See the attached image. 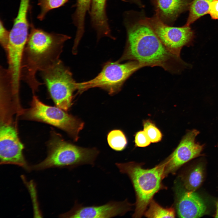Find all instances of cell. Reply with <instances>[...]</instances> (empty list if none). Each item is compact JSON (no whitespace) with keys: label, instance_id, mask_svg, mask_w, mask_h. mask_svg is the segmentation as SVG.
Returning <instances> with one entry per match:
<instances>
[{"label":"cell","instance_id":"9a60e30c","mask_svg":"<svg viewBox=\"0 0 218 218\" xmlns=\"http://www.w3.org/2000/svg\"><path fill=\"white\" fill-rule=\"evenodd\" d=\"M29 1L30 0H21L17 16L10 31V35L28 36L29 25L27 15Z\"/></svg>","mask_w":218,"mask_h":218},{"label":"cell","instance_id":"3957f363","mask_svg":"<svg viewBox=\"0 0 218 218\" xmlns=\"http://www.w3.org/2000/svg\"><path fill=\"white\" fill-rule=\"evenodd\" d=\"M115 165L121 173L127 175L133 185L136 196L134 217L140 218L144 214L154 195L163 187L165 178L163 162L154 167L145 169L141 165L134 162L116 163Z\"/></svg>","mask_w":218,"mask_h":218},{"label":"cell","instance_id":"d4e9b609","mask_svg":"<svg viewBox=\"0 0 218 218\" xmlns=\"http://www.w3.org/2000/svg\"><path fill=\"white\" fill-rule=\"evenodd\" d=\"M208 13L212 19H218V0H213L210 3Z\"/></svg>","mask_w":218,"mask_h":218},{"label":"cell","instance_id":"7402d4cb","mask_svg":"<svg viewBox=\"0 0 218 218\" xmlns=\"http://www.w3.org/2000/svg\"><path fill=\"white\" fill-rule=\"evenodd\" d=\"M144 130L146 133L151 142L157 143L162 139V134L160 130L151 121L147 120L143 122Z\"/></svg>","mask_w":218,"mask_h":218},{"label":"cell","instance_id":"484cf974","mask_svg":"<svg viewBox=\"0 0 218 218\" xmlns=\"http://www.w3.org/2000/svg\"><path fill=\"white\" fill-rule=\"evenodd\" d=\"M124 2L134 3L140 7H143L144 5L142 4L141 0H123Z\"/></svg>","mask_w":218,"mask_h":218},{"label":"cell","instance_id":"603a6c76","mask_svg":"<svg viewBox=\"0 0 218 218\" xmlns=\"http://www.w3.org/2000/svg\"><path fill=\"white\" fill-rule=\"evenodd\" d=\"M134 142L135 145L140 147H147L151 143L148 136L144 130H140L136 133Z\"/></svg>","mask_w":218,"mask_h":218},{"label":"cell","instance_id":"30bf717a","mask_svg":"<svg viewBox=\"0 0 218 218\" xmlns=\"http://www.w3.org/2000/svg\"><path fill=\"white\" fill-rule=\"evenodd\" d=\"M24 146L12 126L3 124L0 128L1 164H12L30 170L23 154Z\"/></svg>","mask_w":218,"mask_h":218},{"label":"cell","instance_id":"4316f807","mask_svg":"<svg viewBox=\"0 0 218 218\" xmlns=\"http://www.w3.org/2000/svg\"><path fill=\"white\" fill-rule=\"evenodd\" d=\"M214 217L215 218H218V200L216 203V211L214 215Z\"/></svg>","mask_w":218,"mask_h":218},{"label":"cell","instance_id":"5bb4252c","mask_svg":"<svg viewBox=\"0 0 218 218\" xmlns=\"http://www.w3.org/2000/svg\"><path fill=\"white\" fill-rule=\"evenodd\" d=\"M107 0H91L89 11L91 22L94 29L98 39L104 37L111 39V30L106 12Z\"/></svg>","mask_w":218,"mask_h":218},{"label":"cell","instance_id":"44dd1931","mask_svg":"<svg viewBox=\"0 0 218 218\" xmlns=\"http://www.w3.org/2000/svg\"><path fill=\"white\" fill-rule=\"evenodd\" d=\"M69 0H38V5L40 7L41 12L37 18L40 20L42 21L49 11L63 5Z\"/></svg>","mask_w":218,"mask_h":218},{"label":"cell","instance_id":"ffe728a7","mask_svg":"<svg viewBox=\"0 0 218 218\" xmlns=\"http://www.w3.org/2000/svg\"><path fill=\"white\" fill-rule=\"evenodd\" d=\"M107 140L110 147L117 151L124 149L127 144L125 135L119 130H114L110 132L107 135Z\"/></svg>","mask_w":218,"mask_h":218},{"label":"cell","instance_id":"e0dca14e","mask_svg":"<svg viewBox=\"0 0 218 218\" xmlns=\"http://www.w3.org/2000/svg\"><path fill=\"white\" fill-rule=\"evenodd\" d=\"M204 167L201 163H198L190 168L182 180L186 190L195 191L201 185L204 177Z\"/></svg>","mask_w":218,"mask_h":218},{"label":"cell","instance_id":"8fae6325","mask_svg":"<svg viewBox=\"0 0 218 218\" xmlns=\"http://www.w3.org/2000/svg\"><path fill=\"white\" fill-rule=\"evenodd\" d=\"M130 204L126 200L111 201L101 205L84 206L75 201L73 207L61 215L65 218H111L122 216L130 210Z\"/></svg>","mask_w":218,"mask_h":218},{"label":"cell","instance_id":"5b68a950","mask_svg":"<svg viewBox=\"0 0 218 218\" xmlns=\"http://www.w3.org/2000/svg\"><path fill=\"white\" fill-rule=\"evenodd\" d=\"M142 68L135 61H129L123 64L117 61H108L94 78L77 83V90L80 93L91 88H99L106 90L110 94H114L121 90L125 82L130 76Z\"/></svg>","mask_w":218,"mask_h":218},{"label":"cell","instance_id":"52a82bcc","mask_svg":"<svg viewBox=\"0 0 218 218\" xmlns=\"http://www.w3.org/2000/svg\"><path fill=\"white\" fill-rule=\"evenodd\" d=\"M64 111L57 107L45 104L34 95L27 115L30 119L43 121L65 131L77 140L84 123Z\"/></svg>","mask_w":218,"mask_h":218},{"label":"cell","instance_id":"7a4b0ae2","mask_svg":"<svg viewBox=\"0 0 218 218\" xmlns=\"http://www.w3.org/2000/svg\"><path fill=\"white\" fill-rule=\"evenodd\" d=\"M70 38L66 35L48 33L31 26L23 54L21 79L33 93L42 84L36 78L37 72L46 69L60 60L64 43Z\"/></svg>","mask_w":218,"mask_h":218},{"label":"cell","instance_id":"2e32d148","mask_svg":"<svg viewBox=\"0 0 218 218\" xmlns=\"http://www.w3.org/2000/svg\"><path fill=\"white\" fill-rule=\"evenodd\" d=\"M91 1L77 0L72 19L76 28L75 38L77 39H81L84 32L85 16L87 12L90 11Z\"/></svg>","mask_w":218,"mask_h":218},{"label":"cell","instance_id":"4fadbf2b","mask_svg":"<svg viewBox=\"0 0 218 218\" xmlns=\"http://www.w3.org/2000/svg\"><path fill=\"white\" fill-rule=\"evenodd\" d=\"M192 0H150L155 14L163 22L172 25L182 12L189 9Z\"/></svg>","mask_w":218,"mask_h":218},{"label":"cell","instance_id":"ac0fdd59","mask_svg":"<svg viewBox=\"0 0 218 218\" xmlns=\"http://www.w3.org/2000/svg\"><path fill=\"white\" fill-rule=\"evenodd\" d=\"M213 0H192L185 26H190L201 17L208 13L210 3Z\"/></svg>","mask_w":218,"mask_h":218},{"label":"cell","instance_id":"7c38bea8","mask_svg":"<svg viewBox=\"0 0 218 218\" xmlns=\"http://www.w3.org/2000/svg\"><path fill=\"white\" fill-rule=\"evenodd\" d=\"M176 206L179 217L183 218L201 217L207 209L205 202L199 194L187 190L179 194Z\"/></svg>","mask_w":218,"mask_h":218},{"label":"cell","instance_id":"cb8c5ba5","mask_svg":"<svg viewBox=\"0 0 218 218\" xmlns=\"http://www.w3.org/2000/svg\"><path fill=\"white\" fill-rule=\"evenodd\" d=\"M10 31L5 27L3 21L1 20L0 24V42L2 47L6 51L8 43Z\"/></svg>","mask_w":218,"mask_h":218},{"label":"cell","instance_id":"ba28073f","mask_svg":"<svg viewBox=\"0 0 218 218\" xmlns=\"http://www.w3.org/2000/svg\"><path fill=\"white\" fill-rule=\"evenodd\" d=\"M140 17V21L150 28L163 44L172 53L180 56L183 47L190 46L192 44L194 34L189 26H171L163 22L155 14L150 18Z\"/></svg>","mask_w":218,"mask_h":218},{"label":"cell","instance_id":"d6986e66","mask_svg":"<svg viewBox=\"0 0 218 218\" xmlns=\"http://www.w3.org/2000/svg\"><path fill=\"white\" fill-rule=\"evenodd\" d=\"M148 209L144 214L148 218H174L175 216L174 209L172 207L164 208L153 199L149 204Z\"/></svg>","mask_w":218,"mask_h":218},{"label":"cell","instance_id":"9c48e42d","mask_svg":"<svg viewBox=\"0 0 218 218\" xmlns=\"http://www.w3.org/2000/svg\"><path fill=\"white\" fill-rule=\"evenodd\" d=\"M199 133L195 129L188 131L174 151L162 162L165 177L169 173L174 174L183 164L201 155L204 145L196 141Z\"/></svg>","mask_w":218,"mask_h":218},{"label":"cell","instance_id":"277c9868","mask_svg":"<svg viewBox=\"0 0 218 218\" xmlns=\"http://www.w3.org/2000/svg\"><path fill=\"white\" fill-rule=\"evenodd\" d=\"M48 145L47 157L30 167L31 169L40 170L51 167L73 168L83 165H94L99 154L95 148L78 147L57 135L52 138Z\"/></svg>","mask_w":218,"mask_h":218},{"label":"cell","instance_id":"6da1fadb","mask_svg":"<svg viewBox=\"0 0 218 218\" xmlns=\"http://www.w3.org/2000/svg\"><path fill=\"white\" fill-rule=\"evenodd\" d=\"M133 18V12L125 14L124 22L127 40L124 52L117 61H135L142 67L159 66L172 74H178L190 65L169 51L153 30Z\"/></svg>","mask_w":218,"mask_h":218},{"label":"cell","instance_id":"8992f818","mask_svg":"<svg viewBox=\"0 0 218 218\" xmlns=\"http://www.w3.org/2000/svg\"><path fill=\"white\" fill-rule=\"evenodd\" d=\"M41 75L48 92L56 106L67 111L72 104L77 82L69 69L59 60L46 69Z\"/></svg>","mask_w":218,"mask_h":218}]
</instances>
